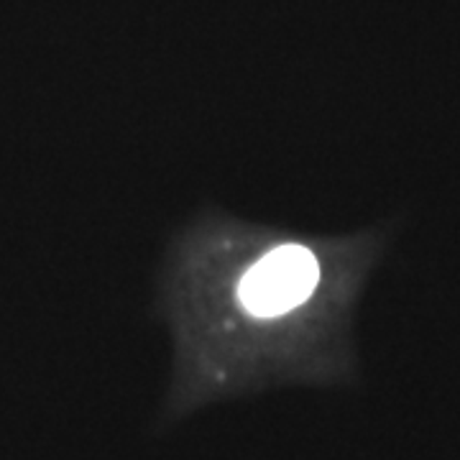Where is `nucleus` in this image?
I'll return each mask as SVG.
<instances>
[{
  "instance_id": "f257e3e1",
  "label": "nucleus",
  "mask_w": 460,
  "mask_h": 460,
  "mask_svg": "<svg viewBox=\"0 0 460 460\" xmlns=\"http://www.w3.org/2000/svg\"><path fill=\"white\" fill-rule=\"evenodd\" d=\"M317 281V263L296 246L269 253L241 284V299L251 313L279 314L292 310L313 292Z\"/></svg>"
}]
</instances>
